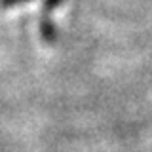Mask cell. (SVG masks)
<instances>
[{
    "label": "cell",
    "instance_id": "cell-1",
    "mask_svg": "<svg viewBox=\"0 0 152 152\" xmlns=\"http://www.w3.org/2000/svg\"><path fill=\"white\" fill-rule=\"evenodd\" d=\"M63 0H44L42 6V17H40V36L46 44H55L57 42V27L51 21V12L59 8Z\"/></svg>",
    "mask_w": 152,
    "mask_h": 152
},
{
    "label": "cell",
    "instance_id": "cell-2",
    "mask_svg": "<svg viewBox=\"0 0 152 152\" xmlns=\"http://www.w3.org/2000/svg\"><path fill=\"white\" fill-rule=\"evenodd\" d=\"M31 0H0V6L2 8H13V6H21V4H27Z\"/></svg>",
    "mask_w": 152,
    "mask_h": 152
}]
</instances>
